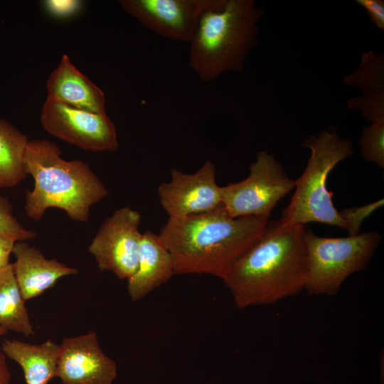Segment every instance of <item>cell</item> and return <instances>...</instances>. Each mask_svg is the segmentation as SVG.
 Listing matches in <instances>:
<instances>
[{
    "label": "cell",
    "mask_w": 384,
    "mask_h": 384,
    "mask_svg": "<svg viewBox=\"0 0 384 384\" xmlns=\"http://www.w3.org/2000/svg\"><path fill=\"white\" fill-rule=\"evenodd\" d=\"M80 2L75 0L46 1V8L53 14L58 16H65L74 13L80 6Z\"/></svg>",
    "instance_id": "obj_24"
},
{
    "label": "cell",
    "mask_w": 384,
    "mask_h": 384,
    "mask_svg": "<svg viewBox=\"0 0 384 384\" xmlns=\"http://www.w3.org/2000/svg\"><path fill=\"white\" fill-rule=\"evenodd\" d=\"M14 239L0 235V269L7 266L15 245Z\"/></svg>",
    "instance_id": "obj_25"
},
{
    "label": "cell",
    "mask_w": 384,
    "mask_h": 384,
    "mask_svg": "<svg viewBox=\"0 0 384 384\" xmlns=\"http://www.w3.org/2000/svg\"><path fill=\"white\" fill-rule=\"evenodd\" d=\"M359 144L364 160L384 168V122L370 123L363 129Z\"/></svg>",
    "instance_id": "obj_20"
},
{
    "label": "cell",
    "mask_w": 384,
    "mask_h": 384,
    "mask_svg": "<svg viewBox=\"0 0 384 384\" xmlns=\"http://www.w3.org/2000/svg\"><path fill=\"white\" fill-rule=\"evenodd\" d=\"M26 175L34 180L25 195L26 215L38 221L50 208L63 210L72 220L86 223L90 208L109 195L106 186L82 160H65L55 142L29 140L24 153Z\"/></svg>",
    "instance_id": "obj_3"
},
{
    "label": "cell",
    "mask_w": 384,
    "mask_h": 384,
    "mask_svg": "<svg viewBox=\"0 0 384 384\" xmlns=\"http://www.w3.org/2000/svg\"><path fill=\"white\" fill-rule=\"evenodd\" d=\"M28 141L26 134L0 118V189L14 187L26 177L23 156Z\"/></svg>",
    "instance_id": "obj_18"
},
{
    "label": "cell",
    "mask_w": 384,
    "mask_h": 384,
    "mask_svg": "<svg viewBox=\"0 0 384 384\" xmlns=\"http://www.w3.org/2000/svg\"><path fill=\"white\" fill-rule=\"evenodd\" d=\"M311 150L307 165L295 181V192L284 208L279 221L284 225L315 222L346 229L340 212L332 202L333 193L326 188L327 177L341 161L353 154V144L336 132L321 131L303 142Z\"/></svg>",
    "instance_id": "obj_5"
},
{
    "label": "cell",
    "mask_w": 384,
    "mask_h": 384,
    "mask_svg": "<svg viewBox=\"0 0 384 384\" xmlns=\"http://www.w3.org/2000/svg\"><path fill=\"white\" fill-rule=\"evenodd\" d=\"M116 362L102 350L95 331L64 338L59 345L56 377L63 384H112Z\"/></svg>",
    "instance_id": "obj_12"
},
{
    "label": "cell",
    "mask_w": 384,
    "mask_h": 384,
    "mask_svg": "<svg viewBox=\"0 0 384 384\" xmlns=\"http://www.w3.org/2000/svg\"><path fill=\"white\" fill-rule=\"evenodd\" d=\"M140 213L129 206L117 209L100 226L88 250L101 271L128 280L136 272L142 233Z\"/></svg>",
    "instance_id": "obj_9"
},
{
    "label": "cell",
    "mask_w": 384,
    "mask_h": 384,
    "mask_svg": "<svg viewBox=\"0 0 384 384\" xmlns=\"http://www.w3.org/2000/svg\"><path fill=\"white\" fill-rule=\"evenodd\" d=\"M215 168L207 160L193 174L172 169L171 181L157 190L160 203L171 218H183L212 211L223 204L221 187L215 181Z\"/></svg>",
    "instance_id": "obj_11"
},
{
    "label": "cell",
    "mask_w": 384,
    "mask_h": 384,
    "mask_svg": "<svg viewBox=\"0 0 384 384\" xmlns=\"http://www.w3.org/2000/svg\"><path fill=\"white\" fill-rule=\"evenodd\" d=\"M295 188L282 166L266 151L257 153L244 180L221 187L222 203L233 218H270L279 201Z\"/></svg>",
    "instance_id": "obj_7"
},
{
    "label": "cell",
    "mask_w": 384,
    "mask_h": 384,
    "mask_svg": "<svg viewBox=\"0 0 384 384\" xmlns=\"http://www.w3.org/2000/svg\"><path fill=\"white\" fill-rule=\"evenodd\" d=\"M0 235L15 241H27L36 238L33 230L25 228L16 219L9 200L0 194Z\"/></svg>",
    "instance_id": "obj_21"
},
{
    "label": "cell",
    "mask_w": 384,
    "mask_h": 384,
    "mask_svg": "<svg viewBox=\"0 0 384 384\" xmlns=\"http://www.w3.org/2000/svg\"><path fill=\"white\" fill-rule=\"evenodd\" d=\"M47 98L68 106L92 112H106L104 92L63 55L49 75Z\"/></svg>",
    "instance_id": "obj_14"
},
{
    "label": "cell",
    "mask_w": 384,
    "mask_h": 384,
    "mask_svg": "<svg viewBox=\"0 0 384 384\" xmlns=\"http://www.w3.org/2000/svg\"><path fill=\"white\" fill-rule=\"evenodd\" d=\"M26 300L18 285L12 264L0 269V326L8 331L34 335Z\"/></svg>",
    "instance_id": "obj_17"
},
{
    "label": "cell",
    "mask_w": 384,
    "mask_h": 384,
    "mask_svg": "<svg viewBox=\"0 0 384 384\" xmlns=\"http://www.w3.org/2000/svg\"><path fill=\"white\" fill-rule=\"evenodd\" d=\"M41 122L50 135L90 151H115L119 142L115 126L106 112H92L46 98Z\"/></svg>",
    "instance_id": "obj_8"
},
{
    "label": "cell",
    "mask_w": 384,
    "mask_h": 384,
    "mask_svg": "<svg viewBox=\"0 0 384 384\" xmlns=\"http://www.w3.org/2000/svg\"><path fill=\"white\" fill-rule=\"evenodd\" d=\"M381 240L375 230L343 238L318 236L306 230L309 295H336L343 282L369 264Z\"/></svg>",
    "instance_id": "obj_6"
},
{
    "label": "cell",
    "mask_w": 384,
    "mask_h": 384,
    "mask_svg": "<svg viewBox=\"0 0 384 384\" xmlns=\"http://www.w3.org/2000/svg\"><path fill=\"white\" fill-rule=\"evenodd\" d=\"M383 55L372 51L365 53L358 70L346 76L344 82L354 85L363 95L354 98L361 105H375L384 102Z\"/></svg>",
    "instance_id": "obj_19"
},
{
    "label": "cell",
    "mask_w": 384,
    "mask_h": 384,
    "mask_svg": "<svg viewBox=\"0 0 384 384\" xmlns=\"http://www.w3.org/2000/svg\"><path fill=\"white\" fill-rule=\"evenodd\" d=\"M269 221L260 216L233 218L222 204L205 213L169 217L159 236L172 256L175 274H208L223 280Z\"/></svg>",
    "instance_id": "obj_2"
},
{
    "label": "cell",
    "mask_w": 384,
    "mask_h": 384,
    "mask_svg": "<svg viewBox=\"0 0 384 384\" xmlns=\"http://www.w3.org/2000/svg\"><path fill=\"white\" fill-rule=\"evenodd\" d=\"M6 356L0 351V384H10L11 373L7 366Z\"/></svg>",
    "instance_id": "obj_26"
},
{
    "label": "cell",
    "mask_w": 384,
    "mask_h": 384,
    "mask_svg": "<svg viewBox=\"0 0 384 384\" xmlns=\"http://www.w3.org/2000/svg\"><path fill=\"white\" fill-rule=\"evenodd\" d=\"M174 274L172 256L159 235L150 230L142 233L137 268L127 280V290L132 301L144 298Z\"/></svg>",
    "instance_id": "obj_15"
},
{
    "label": "cell",
    "mask_w": 384,
    "mask_h": 384,
    "mask_svg": "<svg viewBox=\"0 0 384 384\" xmlns=\"http://www.w3.org/2000/svg\"><path fill=\"white\" fill-rule=\"evenodd\" d=\"M367 11L370 19L380 30H384V1L381 0H357Z\"/></svg>",
    "instance_id": "obj_23"
},
{
    "label": "cell",
    "mask_w": 384,
    "mask_h": 384,
    "mask_svg": "<svg viewBox=\"0 0 384 384\" xmlns=\"http://www.w3.org/2000/svg\"><path fill=\"white\" fill-rule=\"evenodd\" d=\"M12 254L16 257L12 264L15 277L26 301L40 296L59 279L78 272L55 259H47L26 241L16 242Z\"/></svg>",
    "instance_id": "obj_13"
},
{
    "label": "cell",
    "mask_w": 384,
    "mask_h": 384,
    "mask_svg": "<svg viewBox=\"0 0 384 384\" xmlns=\"http://www.w3.org/2000/svg\"><path fill=\"white\" fill-rule=\"evenodd\" d=\"M222 0H120L121 8L154 33L188 43L206 11Z\"/></svg>",
    "instance_id": "obj_10"
},
{
    "label": "cell",
    "mask_w": 384,
    "mask_h": 384,
    "mask_svg": "<svg viewBox=\"0 0 384 384\" xmlns=\"http://www.w3.org/2000/svg\"><path fill=\"white\" fill-rule=\"evenodd\" d=\"M262 10L252 0H222L201 16L189 42V65L203 82L243 69L255 47Z\"/></svg>",
    "instance_id": "obj_4"
},
{
    "label": "cell",
    "mask_w": 384,
    "mask_h": 384,
    "mask_svg": "<svg viewBox=\"0 0 384 384\" xmlns=\"http://www.w3.org/2000/svg\"><path fill=\"white\" fill-rule=\"evenodd\" d=\"M1 351L21 367L26 384H48L56 377L59 345L50 339L41 344L5 339Z\"/></svg>",
    "instance_id": "obj_16"
},
{
    "label": "cell",
    "mask_w": 384,
    "mask_h": 384,
    "mask_svg": "<svg viewBox=\"0 0 384 384\" xmlns=\"http://www.w3.org/2000/svg\"><path fill=\"white\" fill-rule=\"evenodd\" d=\"M308 274L303 225L269 221L223 279L238 309L275 303L304 290Z\"/></svg>",
    "instance_id": "obj_1"
},
{
    "label": "cell",
    "mask_w": 384,
    "mask_h": 384,
    "mask_svg": "<svg viewBox=\"0 0 384 384\" xmlns=\"http://www.w3.org/2000/svg\"><path fill=\"white\" fill-rule=\"evenodd\" d=\"M7 333V331L4 329V328L0 326V338L5 335Z\"/></svg>",
    "instance_id": "obj_27"
},
{
    "label": "cell",
    "mask_w": 384,
    "mask_h": 384,
    "mask_svg": "<svg viewBox=\"0 0 384 384\" xmlns=\"http://www.w3.org/2000/svg\"><path fill=\"white\" fill-rule=\"evenodd\" d=\"M384 203L383 198L359 207H351L339 211L348 235L359 234L363 220Z\"/></svg>",
    "instance_id": "obj_22"
}]
</instances>
